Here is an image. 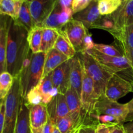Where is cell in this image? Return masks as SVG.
<instances>
[{
  "label": "cell",
  "instance_id": "6da1fadb",
  "mask_svg": "<svg viewBox=\"0 0 133 133\" xmlns=\"http://www.w3.org/2000/svg\"><path fill=\"white\" fill-rule=\"evenodd\" d=\"M28 30L9 18L6 45V71L14 78L19 76L24 60L30 52L27 41Z\"/></svg>",
  "mask_w": 133,
  "mask_h": 133
},
{
  "label": "cell",
  "instance_id": "7a4b0ae2",
  "mask_svg": "<svg viewBox=\"0 0 133 133\" xmlns=\"http://www.w3.org/2000/svg\"><path fill=\"white\" fill-rule=\"evenodd\" d=\"M46 53L39 52L33 53L31 50L24 60L19 75L21 94L23 98L31 90L41 82L44 72Z\"/></svg>",
  "mask_w": 133,
  "mask_h": 133
},
{
  "label": "cell",
  "instance_id": "3957f363",
  "mask_svg": "<svg viewBox=\"0 0 133 133\" xmlns=\"http://www.w3.org/2000/svg\"><path fill=\"white\" fill-rule=\"evenodd\" d=\"M77 55L80 59L84 71L93 81L95 90L99 98L104 94L107 83L113 74L104 68L87 51L77 53Z\"/></svg>",
  "mask_w": 133,
  "mask_h": 133
},
{
  "label": "cell",
  "instance_id": "277c9868",
  "mask_svg": "<svg viewBox=\"0 0 133 133\" xmlns=\"http://www.w3.org/2000/svg\"><path fill=\"white\" fill-rule=\"evenodd\" d=\"M21 94L19 77L14 78V83L5 97V114L2 133H15L20 105Z\"/></svg>",
  "mask_w": 133,
  "mask_h": 133
},
{
  "label": "cell",
  "instance_id": "5b68a950",
  "mask_svg": "<svg viewBox=\"0 0 133 133\" xmlns=\"http://www.w3.org/2000/svg\"><path fill=\"white\" fill-rule=\"evenodd\" d=\"M94 112L96 118L99 116H110L115 118L120 124H123L128 115V105L112 101L103 94L99 97L95 106Z\"/></svg>",
  "mask_w": 133,
  "mask_h": 133
},
{
  "label": "cell",
  "instance_id": "8992f818",
  "mask_svg": "<svg viewBox=\"0 0 133 133\" xmlns=\"http://www.w3.org/2000/svg\"><path fill=\"white\" fill-rule=\"evenodd\" d=\"M73 16L74 13L71 6L63 5L60 0H58L51 13L39 25V27L61 30L68 22L73 19Z\"/></svg>",
  "mask_w": 133,
  "mask_h": 133
},
{
  "label": "cell",
  "instance_id": "52a82bcc",
  "mask_svg": "<svg viewBox=\"0 0 133 133\" xmlns=\"http://www.w3.org/2000/svg\"><path fill=\"white\" fill-rule=\"evenodd\" d=\"M133 92L132 83L118 74H113L107 82L104 96L112 101H117L129 92Z\"/></svg>",
  "mask_w": 133,
  "mask_h": 133
},
{
  "label": "cell",
  "instance_id": "ba28073f",
  "mask_svg": "<svg viewBox=\"0 0 133 133\" xmlns=\"http://www.w3.org/2000/svg\"><path fill=\"white\" fill-rule=\"evenodd\" d=\"M77 53L84 51V40L88 36V29L81 22L72 19L62 29Z\"/></svg>",
  "mask_w": 133,
  "mask_h": 133
},
{
  "label": "cell",
  "instance_id": "9c48e42d",
  "mask_svg": "<svg viewBox=\"0 0 133 133\" xmlns=\"http://www.w3.org/2000/svg\"><path fill=\"white\" fill-rule=\"evenodd\" d=\"M98 99L95 90L93 81L83 69V83L81 95L82 108L88 116L92 118H96L94 110Z\"/></svg>",
  "mask_w": 133,
  "mask_h": 133
},
{
  "label": "cell",
  "instance_id": "30bf717a",
  "mask_svg": "<svg viewBox=\"0 0 133 133\" xmlns=\"http://www.w3.org/2000/svg\"><path fill=\"white\" fill-rule=\"evenodd\" d=\"M35 26H39L51 13L58 0H25Z\"/></svg>",
  "mask_w": 133,
  "mask_h": 133
},
{
  "label": "cell",
  "instance_id": "8fae6325",
  "mask_svg": "<svg viewBox=\"0 0 133 133\" xmlns=\"http://www.w3.org/2000/svg\"><path fill=\"white\" fill-rule=\"evenodd\" d=\"M71 59L60 65L52 72L53 87L58 93L64 94L70 87V72Z\"/></svg>",
  "mask_w": 133,
  "mask_h": 133
},
{
  "label": "cell",
  "instance_id": "7c38bea8",
  "mask_svg": "<svg viewBox=\"0 0 133 133\" xmlns=\"http://www.w3.org/2000/svg\"><path fill=\"white\" fill-rule=\"evenodd\" d=\"M49 118L55 122L70 114L64 94L58 93L47 105Z\"/></svg>",
  "mask_w": 133,
  "mask_h": 133
},
{
  "label": "cell",
  "instance_id": "4fadbf2b",
  "mask_svg": "<svg viewBox=\"0 0 133 133\" xmlns=\"http://www.w3.org/2000/svg\"><path fill=\"white\" fill-rule=\"evenodd\" d=\"M101 17L98 9V0H93L84 10L74 14L73 19L81 22L87 29H92Z\"/></svg>",
  "mask_w": 133,
  "mask_h": 133
},
{
  "label": "cell",
  "instance_id": "5bb4252c",
  "mask_svg": "<svg viewBox=\"0 0 133 133\" xmlns=\"http://www.w3.org/2000/svg\"><path fill=\"white\" fill-rule=\"evenodd\" d=\"M112 35L118 42L123 54L128 57L133 49V23L121 27Z\"/></svg>",
  "mask_w": 133,
  "mask_h": 133
},
{
  "label": "cell",
  "instance_id": "9a60e30c",
  "mask_svg": "<svg viewBox=\"0 0 133 133\" xmlns=\"http://www.w3.org/2000/svg\"><path fill=\"white\" fill-rule=\"evenodd\" d=\"M83 67L77 55L71 58L70 72V87L76 92L80 97L81 95L82 83H83Z\"/></svg>",
  "mask_w": 133,
  "mask_h": 133
},
{
  "label": "cell",
  "instance_id": "2e32d148",
  "mask_svg": "<svg viewBox=\"0 0 133 133\" xmlns=\"http://www.w3.org/2000/svg\"><path fill=\"white\" fill-rule=\"evenodd\" d=\"M119 28L133 23V0L122 3L118 10L111 14Z\"/></svg>",
  "mask_w": 133,
  "mask_h": 133
},
{
  "label": "cell",
  "instance_id": "e0dca14e",
  "mask_svg": "<svg viewBox=\"0 0 133 133\" xmlns=\"http://www.w3.org/2000/svg\"><path fill=\"white\" fill-rule=\"evenodd\" d=\"M10 17L0 16V74L6 71V45Z\"/></svg>",
  "mask_w": 133,
  "mask_h": 133
},
{
  "label": "cell",
  "instance_id": "ac0fdd59",
  "mask_svg": "<svg viewBox=\"0 0 133 133\" xmlns=\"http://www.w3.org/2000/svg\"><path fill=\"white\" fill-rule=\"evenodd\" d=\"M28 107L29 110V122L31 128L38 129L43 127L49 118L47 105L39 104L28 106Z\"/></svg>",
  "mask_w": 133,
  "mask_h": 133
},
{
  "label": "cell",
  "instance_id": "d6986e66",
  "mask_svg": "<svg viewBox=\"0 0 133 133\" xmlns=\"http://www.w3.org/2000/svg\"><path fill=\"white\" fill-rule=\"evenodd\" d=\"M70 58L61 53L55 48L51 49L45 55V62H44V72L42 75V80L44 78L49 74L53 72L57 68L67 61Z\"/></svg>",
  "mask_w": 133,
  "mask_h": 133
},
{
  "label": "cell",
  "instance_id": "ffe728a7",
  "mask_svg": "<svg viewBox=\"0 0 133 133\" xmlns=\"http://www.w3.org/2000/svg\"><path fill=\"white\" fill-rule=\"evenodd\" d=\"M15 133H31L29 110L25 103V100L22 97L21 98Z\"/></svg>",
  "mask_w": 133,
  "mask_h": 133
},
{
  "label": "cell",
  "instance_id": "44dd1931",
  "mask_svg": "<svg viewBox=\"0 0 133 133\" xmlns=\"http://www.w3.org/2000/svg\"><path fill=\"white\" fill-rule=\"evenodd\" d=\"M23 2L19 0H0V16L17 20Z\"/></svg>",
  "mask_w": 133,
  "mask_h": 133
},
{
  "label": "cell",
  "instance_id": "7402d4cb",
  "mask_svg": "<svg viewBox=\"0 0 133 133\" xmlns=\"http://www.w3.org/2000/svg\"><path fill=\"white\" fill-rule=\"evenodd\" d=\"M57 31L58 32V36L55 44L54 48L71 59L76 55L77 52L75 51L72 44H71L63 30L61 29Z\"/></svg>",
  "mask_w": 133,
  "mask_h": 133
},
{
  "label": "cell",
  "instance_id": "603a6c76",
  "mask_svg": "<svg viewBox=\"0 0 133 133\" xmlns=\"http://www.w3.org/2000/svg\"><path fill=\"white\" fill-rule=\"evenodd\" d=\"M38 86L42 95L43 104L44 105H48L58 94V92L53 87L52 81V72L44 78L38 84Z\"/></svg>",
  "mask_w": 133,
  "mask_h": 133
},
{
  "label": "cell",
  "instance_id": "cb8c5ba5",
  "mask_svg": "<svg viewBox=\"0 0 133 133\" xmlns=\"http://www.w3.org/2000/svg\"><path fill=\"white\" fill-rule=\"evenodd\" d=\"M42 34L43 27L39 26H35L28 31L27 41L30 49L33 53L40 52Z\"/></svg>",
  "mask_w": 133,
  "mask_h": 133
},
{
  "label": "cell",
  "instance_id": "d4e9b609",
  "mask_svg": "<svg viewBox=\"0 0 133 133\" xmlns=\"http://www.w3.org/2000/svg\"><path fill=\"white\" fill-rule=\"evenodd\" d=\"M58 36V32L57 30L50 28H43L40 52L47 53L49 51L54 48Z\"/></svg>",
  "mask_w": 133,
  "mask_h": 133
},
{
  "label": "cell",
  "instance_id": "484cf974",
  "mask_svg": "<svg viewBox=\"0 0 133 133\" xmlns=\"http://www.w3.org/2000/svg\"><path fill=\"white\" fill-rule=\"evenodd\" d=\"M65 97H66L70 113L81 112L83 111L80 97L71 87L68 89L67 92L65 94Z\"/></svg>",
  "mask_w": 133,
  "mask_h": 133
},
{
  "label": "cell",
  "instance_id": "4316f807",
  "mask_svg": "<svg viewBox=\"0 0 133 133\" xmlns=\"http://www.w3.org/2000/svg\"><path fill=\"white\" fill-rule=\"evenodd\" d=\"M92 29H100L107 31L109 33L112 35L119 28L118 27L116 21L110 14V15L101 16L99 19L93 26Z\"/></svg>",
  "mask_w": 133,
  "mask_h": 133
},
{
  "label": "cell",
  "instance_id": "83f0119b",
  "mask_svg": "<svg viewBox=\"0 0 133 133\" xmlns=\"http://www.w3.org/2000/svg\"><path fill=\"white\" fill-rule=\"evenodd\" d=\"M16 21L22 24L23 27H25L28 30V31L35 26L29 8L28 3L26 1H24L22 3L19 16Z\"/></svg>",
  "mask_w": 133,
  "mask_h": 133
},
{
  "label": "cell",
  "instance_id": "f1b7e54d",
  "mask_svg": "<svg viewBox=\"0 0 133 133\" xmlns=\"http://www.w3.org/2000/svg\"><path fill=\"white\" fill-rule=\"evenodd\" d=\"M121 0H98V9L101 16L110 15L121 6Z\"/></svg>",
  "mask_w": 133,
  "mask_h": 133
},
{
  "label": "cell",
  "instance_id": "f546056e",
  "mask_svg": "<svg viewBox=\"0 0 133 133\" xmlns=\"http://www.w3.org/2000/svg\"><path fill=\"white\" fill-rule=\"evenodd\" d=\"M14 77L8 71L0 74V96L5 99L10 92L14 83Z\"/></svg>",
  "mask_w": 133,
  "mask_h": 133
},
{
  "label": "cell",
  "instance_id": "4dcf8cb0",
  "mask_svg": "<svg viewBox=\"0 0 133 133\" xmlns=\"http://www.w3.org/2000/svg\"><path fill=\"white\" fill-rule=\"evenodd\" d=\"M94 49L97 51L99 53L105 55L111 56V57H122L124 55L119 51L115 46L112 45H108L103 44H94Z\"/></svg>",
  "mask_w": 133,
  "mask_h": 133
},
{
  "label": "cell",
  "instance_id": "1f68e13d",
  "mask_svg": "<svg viewBox=\"0 0 133 133\" xmlns=\"http://www.w3.org/2000/svg\"><path fill=\"white\" fill-rule=\"evenodd\" d=\"M25 100L28 106L43 104V97L38 86L37 85L28 92Z\"/></svg>",
  "mask_w": 133,
  "mask_h": 133
},
{
  "label": "cell",
  "instance_id": "d6a6232c",
  "mask_svg": "<svg viewBox=\"0 0 133 133\" xmlns=\"http://www.w3.org/2000/svg\"><path fill=\"white\" fill-rule=\"evenodd\" d=\"M93 0H73L71 9L74 14L87 9Z\"/></svg>",
  "mask_w": 133,
  "mask_h": 133
},
{
  "label": "cell",
  "instance_id": "836d02e7",
  "mask_svg": "<svg viewBox=\"0 0 133 133\" xmlns=\"http://www.w3.org/2000/svg\"><path fill=\"white\" fill-rule=\"evenodd\" d=\"M96 119H97L99 123H103V124L109 125L112 126H115L116 125L120 124L115 118H114L112 116H97L96 118Z\"/></svg>",
  "mask_w": 133,
  "mask_h": 133
},
{
  "label": "cell",
  "instance_id": "e575fe53",
  "mask_svg": "<svg viewBox=\"0 0 133 133\" xmlns=\"http://www.w3.org/2000/svg\"><path fill=\"white\" fill-rule=\"evenodd\" d=\"M5 98L1 100V106H0V133L3 132L5 122Z\"/></svg>",
  "mask_w": 133,
  "mask_h": 133
},
{
  "label": "cell",
  "instance_id": "d590c367",
  "mask_svg": "<svg viewBox=\"0 0 133 133\" xmlns=\"http://www.w3.org/2000/svg\"><path fill=\"white\" fill-rule=\"evenodd\" d=\"M56 125L50 118H48V122L42 127V133H53Z\"/></svg>",
  "mask_w": 133,
  "mask_h": 133
},
{
  "label": "cell",
  "instance_id": "8d00e7d4",
  "mask_svg": "<svg viewBox=\"0 0 133 133\" xmlns=\"http://www.w3.org/2000/svg\"><path fill=\"white\" fill-rule=\"evenodd\" d=\"M112 127L114 126L109 125L103 123H99L96 127L95 133H110Z\"/></svg>",
  "mask_w": 133,
  "mask_h": 133
},
{
  "label": "cell",
  "instance_id": "74e56055",
  "mask_svg": "<svg viewBox=\"0 0 133 133\" xmlns=\"http://www.w3.org/2000/svg\"><path fill=\"white\" fill-rule=\"evenodd\" d=\"M98 124L96 123H90L86 124L83 126L80 133H95L96 128Z\"/></svg>",
  "mask_w": 133,
  "mask_h": 133
},
{
  "label": "cell",
  "instance_id": "f35d334b",
  "mask_svg": "<svg viewBox=\"0 0 133 133\" xmlns=\"http://www.w3.org/2000/svg\"><path fill=\"white\" fill-rule=\"evenodd\" d=\"M128 105V115L126 118L125 122H132L133 121V98L129 103H127Z\"/></svg>",
  "mask_w": 133,
  "mask_h": 133
},
{
  "label": "cell",
  "instance_id": "ab89813d",
  "mask_svg": "<svg viewBox=\"0 0 133 133\" xmlns=\"http://www.w3.org/2000/svg\"><path fill=\"white\" fill-rule=\"evenodd\" d=\"M110 133H127L124 127V124H118L112 127Z\"/></svg>",
  "mask_w": 133,
  "mask_h": 133
},
{
  "label": "cell",
  "instance_id": "60d3db41",
  "mask_svg": "<svg viewBox=\"0 0 133 133\" xmlns=\"http://www.w3.org/2000/svg\"><path fill=\"white\" fill-rule=\"evenodd\" d=\"M90 123H96V124H99L98 122H97V121H88V122H83V123H81L79 126H77L75 129L73 130L70 133H80L82 128H83V126H84V125L90 124Z\"/></svg>",
  "mask_w": 133,
  "mask_h": 133
},
{
  "label": "cell",
  "instance_id": "b9f144b4",
  "mask_svg": "<svg viewBox=\"0 0 133 133\" xmlns=\"http://www.w3.org/2000/svg\"><path fill=\"white\" fill-rule=\"evenodd\" d=\"M124 127L127 133H133V122L124 125Z\"/></svg>",
  "mask_w": 133,
  "mask_h": 133
},
{
  "label": "cell",
  "instance_id": "7bdbcfd3",
  "mask_svg": "<svg viewBox=\"0 0 133 133\" xmlns=\"http://www.w3.org/2000/svg\"><path fill=\"white\" fill-rule=\"evenodd\" d=\"M127 58L129 60L130 63H131V70H132V75H133V49H132V50L131 51V53H130V54L129 55L128 57H127ZM132 87H133V85H132Z\"/></svg>",
  "mask_w": 133,
  "mask_h": 133
},
{
  "label": "cell",
  "instance_id": "ee69618b",
  "mask_svg": "<svg viewBox=\"0 0 133 133\" xmlns=\"http://www.w3.org/2000/svg\"><path fill=\"white\" fill-rule=\"evenodd\" d=\"M31 133H42V127L38 129H34L31 127Z\"/></svg>",
  "mask_w": 133,
  "mask_h": 133
},
{
  "label": "cell",
  "instance_id": "f6af8a7d",
  "mask_svg": "<svg viewBox=\"0 0 133 133\" xmlns=\"http://www.w3.org/2000/svg\"><path fill=\"white\" fill-rule=\"evenodd\" d=\"M53 133H61V132L59 131V130L58 129V128L57 127V126H55V127L54 131H53Z\"/></svg>",
  "mask_w": 133,
  "mask_h": 133
},
{
  "label": "cell",
  "instance_id": "bcb514c9",
  "mask_svg": "<svg viewBox=\"0 0 133 133\" xmlns=\"http://www.w3.org/2000/svg\"><path fill=\"white\" fill-rule=\"evenodd\" d=\"M121 1H122V3H123V2H125V1H127V0H121Z\"/></svg>",
  "mask_w": 133,
  "mask_h": 133
},
{
  "label": "cell",
  "instance_id": "7dc6e473",
  "mask_svg": "<svg viewBox=\"0 0 133 133\" xmlns=\"http://www.w3.org/2000/svg\"><path fill=\"white\" fill-rule=\"evenodd\" d=\"M1 100H2V99H1V100H0V106H1Z\"/></svg>",
  "mask_w": 133,
  "mask_h": 133
},
{
  "label": "cell",
  "instance_id": "c3c4849f",
  "mask_svg": "<svg viewBox=\"0 0 133 133\" xmlns=\"http://www.w3.org/2000/svg\"><path fill=\"white\" fill-rule=\"evenodd\" d=\"M19 1H25V0H19Z\"/></svg>",
  "mask_w": 133,
  "mask_h": 133
},
{
  "label": "cell",
  "instance_id": "681fc988",
  "mask_svg": "<svg viewBox=\"0 0 133 133\" xmlns=\"http://www.w3.org/2000/svg\"><path fill=\"white\" fill-rule=\"evenodd\" d=\"M1 96H0V100H1Z\"/></svg>",
  "mask_w": 133,
  "mask_h": 133
}]
</instances>
